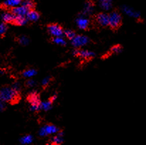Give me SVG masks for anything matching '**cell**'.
I'll list each match as a JSON object with an SVG mask.
<instances>
[{"label": "cell", "instance_id": "cell-1", "mask_svg": "<svg viewBox=\"0 0 146 145\" xmlns=\"http://www.w3.org/2000/svg\"><path fill=\"white\" fill-rule=\"evenodd\" d=\"M0 97L5 103L10 105L18 104L21 99V92L17 91L12 86L5 85L0 90Z\"/></svg>", "mask_w": 146, "mask_h": 145}, {"label": "cell", "instance_id": "cell-2", "mask_svg": "<svg viewBox=\"0 0 146 145\" xmlns=\"http://www.w3.org/2000/svg\"><path fill=\"white\" fill-rule=\"evenodd\" d=\"M91 24L97 28H106L109 25V14L101 12L91 17Z\"/></svg>", "mask_w": 146, "mask_h": 145}, {"label": "cell", "instance_id": "cell-3", "mask_svg": "<svg viewBox=\"0 0 146 145\" xmlns=\"http://www.w3.org/2000/svg\"><path fill=\"white\" fill-rule=\"evenodd\" d=\"M122 25V16L119 11L114 9L109 14V26L113 31H116L121 28Z\"/></svg>", "mask_w": 146, "mask_h": 145}, {"label": "cell", "instance_id": "cell-4", "mask_svg": "<svg viewBox=\"0 0 146 145\" xmlns=\"http://www.w3.org/2000/svg\"><path fill=\"white\" fill-rule=\"evenodd\" d=\"M27 101L31 105V110L37 112L41 109V99L40 95L36 91H32L27 96Z\"/></svg>", "mask_w": 146, "mask_h": 145}, {"label": "cell", "instance_id": "cell-5", "mask_svg": "<svg viewBox=\"0 0 146 145\" xmlns=\"http://www.w3.org/2000/svg\"><path fill=\"white\" fill-rule=\"evenodd\" d=\"M72 54L75 57L82 58V59H83L84 61H91V60L94 58V56H95L94 53L88 51V50L81 49L80 48H76L73 51Z\"/></svg>", "mask_w": 146, "mask_h": 145}, {"label": "cell", "instance_id": "cell-6", "mask_svg": "<svg viewBox=\"0 0 146 145\" xmlns=\"http://www.w3.org/2000/svg\"><path fill=\"white\" fill-rule=\"evenodd\" d=\"M48 31L52 36H62L64 34V28L61 24L57 23H51L47 25Z\"/></svg>", "mask_w": 146, "mask_h": 145}, {"label": "cell", "instance_id": "cell-7", "mask_svg": "<svg viewBox=\"0 0 146 145\" xmlns=\"http://www.w3.org/2000/svg\"><path fill=\"white\" fill-rule=\"evenodd\" d=\"M89 42L88 37L83 35H76L72 40V44L75 48H80Z\"/></svg>", "mask_w": 146, "mask_h": 145}, {"label": "cell", "instance_id": "cell-8", "mask_svg": "<svg viewBox=\"0 0 146 145\" xmlns=\"http://www.w3.org/2000/svg\"><path fill=\"white\" fill-rule=\"evenodd\" d=\"M77 26L82 30L88 31L89 30V27L91 26V20L85 18L84 17H80L76 21Z\"/></svg>", "mask_w": 146, "mask_h": 145}, {"label": "cell", "instance_id": "cell-9", "mask_svg": "<svg viewBox=\"0 0 146 145\" xmlns=\"http://www.w3.org/2000/svg\"><path fill=\"white\" fill-rule=\"evenodd\" d=\"M59 129L55 125L52 124H47L45 127L41 128L40 130V135L41 136H47L48 134H54L59 131Z\"/></svg>", "mask_w": 146, "mask_h": 145}, {"label": "cell", "instance_id": "cell-10", "mask_svg": "<svg viewBox=\"0 0 146 145\" xmlns=\"http://www.w3.org/2000/svg\"><path fill=\"white\" fill-rule=\"evenodd\" d=\"M6 11H10V12H11L15 16H22V17H25L27 14V12L28 11V10L25 7L21 5V7H17L16 6V7H10V8L7 9Z\"/></svg>", "mask_w": 146, "mask_h": 145}, {"label": "cell", "instance_id": "cell-11", "mask_svg": "<svg viewBox=\"0 0 146 145\" xmlns=\"http://www.w3.org/2000/svg\"><path fill=\"white\" fill-rule=\"evenodd\" d=\"M94 7H95V4L93 1L91 0H88V1H86L84 3V9H83L81 13V15L80 17H85L86 16L89 15L91 14V13L92 12L93 10H94Z\"/></svg>", "mask_w": 146, "mask_h": 145}, {"label": "cell", "instance_id": "cell-12", "mask_svg": "<svg viewBox=\"0 0 146 145\" xmlns=\"http://www.w3.org/2000/svg\"><path fill=\"white\" fill-rule=\"evenodd\" d=\"M123 51V46L120 44H116V45H114L110 48L109 51L107 53V54H104L101 58L102 59H107V58H109L111 55L113 54H119L121 53V51Z\"/></svg>", "mask_w": 146, "mask_h": 145}, {"label": "cell", "instance_id": "cell-13", "mask_svg": "<svg viewBox=\"0 0 146 145\" xmlns=\"http://www.w3.org/2000/svg\"><path fill=\"white\" fill-rule=\"evenodd\" d=\"M123 10L130 17H133V18L135 19H141V13L138 11H135L134 9L131 8V7H128V6H123L122 7Z\"/></svg>", "mask_w": 146, "mask_h": 145}, {"label": "cell", "instance_id": "cell-14", "mask_svg": "<svg viewBox=\"0 0 146 145\" xmlns=\"http://www.w3.org/2000/svg\"><path fill=\"white\" fill-rule=\"evenodd\" d=\"M56 98H57V95H54L51 96V97L48 99V101L41 103V110H45V111H48V110H50V109L52 107L54 101L56 100Z\"/></svg>", "mask_w": 146, "mask_h": 145}, {"label": "cell", "instance_id": "cell-15", "mask_svg": "<svg viewBox=\"0 0 146 145\" xmlns=\"http://www.w3.org/2000/svg\"><path fill=\"white\" fill-rule=\"evenodd\" d=\"M41 17V13L38 12V11L35 9L30 10L27 12L26 18L28 21H31V22H35L37 21L39 18Z\"/></svg>", "mask_w": 146, "mask_h": 145}, {"label": "cell", "instance_id": "cell-16", "mask_svg": "<svg viewBox=\"0 0 146 145\" xmlns=\"http://www.w3.org/2000/svg\"><path fill=\"white\" fill-rule=\"evenodd\" d=\"M21 0H7L3 3V5H1V8L6 11L7 9L10 8V7L18 6L21 3Z\"/></svg>", "mask_w": 146, "mask_h": 145}, {"label": "cell", "instance_id": "cell-17", "mask_svg": "<svg viewBox=\"0 0 146 145\" xmlns=\"http://www.w3.org/2000/svg\"><path fill=\"white\" fill-rule=\"evenodd\" d=\"M14 17H15V15H14L12 13L9 11H6L2 14V20L6 24H12L14 19Z\"/></svg>", "mask_w": 146, "mask_h": 145}, {"label": "cell", "instance_id": "cell-18", "mask_svg": "<svg viewBox=\"0 0 146 145\" xmlns=\"http://www.w3.org/2000/svg\"><path fill=\"white\" fill-rule=\"evenodd\" d=\"M27 18L22 16H15L14 21L12 23V25L15 26H23L27 22Z\"/></svg>", "mask_w": 146, "mask_h": 145}, {"label": "cell", "instance_id": "cell-19", "mask_svg": "<svg viewBox=\"0 0 146 145\" xmlns=\"http://www.w3.org/2000/svg\"><path fill=\"white\" fill-rule=\"evenodd\" d=\"M21 4H22V6L25 7L28 11L35 9L36 7V4L34 0H24Z\"/></svg>", "mask_w": 146, "mask_h": 145}, {"label": "cell", "instance_id": "cell-20", "mask_svg": "<svg viewBox=\"0 0 146 145\" xmlns=\"http://www.w3.org/2000/svg\"><path fill=\"white\" fill-rule=\"evenodd\" d=\"M63 142V137H61L59 135H57L55 137H52V138L50 140L48 144H52V145H55V144H61Z\"/></svg>", "mask_w": 146, "mask_h": 145}, {"label": "cell", "instance_id": "cell-21", "mask_svg": "<svg viewBox=\"0 0 146 145\" xmlns=\"http://www.w3.org/2000/svg\"><path fill=\"white\" fill-rule=\"evenodd\" d=\"M99 4L101 8L108 10L112 6V0H99Z\"/></svg>", "mask_w": 146, "mask_h": 145}, {"label": "cell", "instance_id": "cell-22", "mask_svg": "<svg viewBox=\"0 0 146 145\" xmlns=\"http://www.w3.org/2000/svg\"><path fill=\"white\" fill-rule=\"evenodd\" d=\"M50 41H51L52 43L58 44V45H61V46L66 45V41H65L61 36H58V37L53 36L52 38L50 39Z\"/></svg>", "mask_w": 146, "mask_h": 145}, {"label": "cell", "instance_id": "cell-23", "mask_svg": "<svg viewBox=\"0 0 146 145\" xmlns=\"http://www.w3.org/2000/svg\"><path fill=\"white\" fill-rule=\"evenodd\" d=\"M54 77H52V76H49V77H47L43 80L42 83V87L43 90H45L48 87V86L51 84V83L53 82Z\"/></svg>", "mask_w": 146, "mask_h": 145}, {"label": "cell", "instance_id": "cell-24", "mask_svg": "<svg viewBox=\"0 0 146 145\" xmlns=\"http://www.w3.org/2000/svg\"><path fill=\"white\" fill-rule=\"evenodd\" d=\"M15 40L18 44H21L23 46L27 45L29 43V38L28 37L25 36H20L16 38Z\"/></svg>", "mask_w": 146, "mask_h": 145}, {"label": "cell", "instance_id": "cell-25", "mask_svg": "<svg viewBox=\"0 0 146 145\" xmlns=\"http://www.w3.org/2000/svg\"><path fill=\"white\" fill-rule=\"evenodd\" d=\"M37 73V71L35 69H32V68H29V69H26L22 72V75L24 77H30L32 76L35 75Z\"/></svg>", "mask_w": 146, "mask_h": 145}, {"label": "cell", "instance_id": "cell-26", "mask_svg": "<svg viewBox=\"0 0 146 145\" xmlns=\"http://www.w3.org/2000/svg\"><path fill=\"white\" fill-rule=\"evenodd\" d=\"M64 33H65V35L67 38L69 40H72L75 37V36L77 35L75 33V31H73V30L71 29H65L64 30Z\"/></svg>", "mask_w": 146, "mask_h": 145}, {"label": "cell", "instance_id": "cell-27", "mask_svg": "<svg viewBox=\"0 0 146 145\" xmlns=\"http://www.w3.org/2000/svg\"><path fill=\"white\" fill-rule=\"evenodd\" d=\"M7 29H8V26L7 24L3 22L0 24V36L4 37L5 35L6 32H7Z\"/></svg>", "mask_w": 146, "mask_h": 145}, {"label": "cell", "instance_id": "cell-28", "mask_svg": "<svg viewBox=\"0 0 146 145\" xmlns=\"http://www.w3.org/2000/svg\"><path fill=\"white\" fill-rule=\"evenodd\" d=\"M32 140H33L32 136L29 135V134L24 136V137H22V138L21 139V143H23V144H29V143H31V142H32Z\"/></svg>", "mask_w": 146, "mask_h": 145}, {"label": "cell", "instance_id": "cell-29", "mask_svg": "<svg viewBox=\"0 0 146 145\" xmlns=\"http://www.w3.org/2000/svg\"><path fill=\"white\" fill-rule=\"evenodd\" d=\"M36 84V83L35 80L30 79V80H26V81L25 82V83H24V85H25L26 87H28V88H29V87H34V86H35Z\"/></svg>", "mask_w": 146, "mask_h": 145}, {"label": "cell", "instance_id": "cell-30", "mask_svg": "<svg viewBox=\"0 0 146 145\" xmlns=\"http://www.w3.org/2000/svg\"><path fill=\"white\" fill-rule=\"evenodd\" d=\"M6 109V104L5 102L2 100L1 97H0V110L1 111H4Z\"/></svg>", "mask_w": 146, "mask_h": 145}, {"label": "cell", "instance_id": "cell-31", "mask_svg": "<svg viewBox=\"0 0 146 145\" xmlns=\"http://www.w3.org/2000/svg\"><path fill=\"white\" fill-rule=\"evenodd\" d=\"M11 86H12V87H14V88L15 89V90H16L17 91L21 92V85H20V83H14V84H13Z\"/></svg>", "mask_w": 146, "mask_h": 145}, {"label": "cell", "instance_id": "cell-32", "mask_svg": "<svg viewBox=\"0 0 146 145\" xmlns=\"http://www.w3.org/2000/svg\"></svg>", "mask_w": 146, "mask_h": 145}]
</instances>
